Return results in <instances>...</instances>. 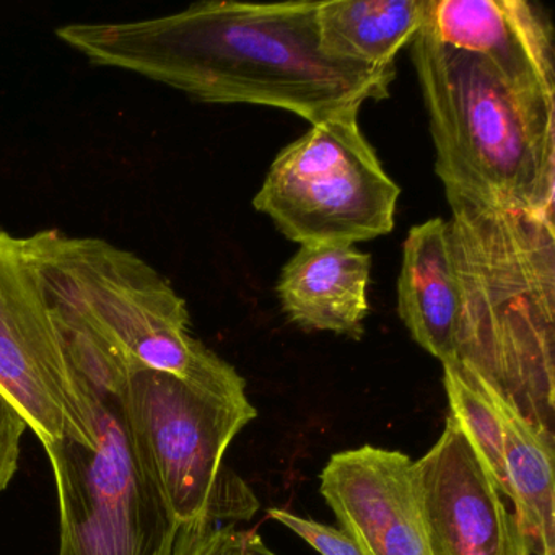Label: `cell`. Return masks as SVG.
Here are the masks:
<instances>
[{"label":"cell","mask_w":555,"mask_h":555,"mask_svg":"<svg viewBox=\"0 0 555 555\" xmlns=\"http://www.w3.org/2000/svg\"><path fill=\"white\" fill-rule=\"evenodd\" d=\"M320 2H201L149 21L69 24L61 41L95 66L139 74L203 103L287 109L311 126L388 99L396 69L326 56Z\"/></svg>","instance_id":"obj_1"},{"label":"cell","mask_w":555,"mask_h":555,"mask_svg":"<svg viewBox=\"0 0 555 555\" xmlns=\"http://www.w3.org/2000/svg\"><path fill=\"white\" fill-rule=\"evenodd\" d=\"M460 320L450 365L555 424L554 217L447 194ZM443 365V363H441Z\"/></svg>","instance_id":"obj_2"},{"label":"cell","mask_w":555,"mask_h":555,"mask_svg":"<svg viewBox=\"0 0 555 555\" xmlns=\"http://www.w3.org/2000/svg\"><path fill=\"white\" fill-rule=\"evenodd\" d=\"M411 57L444 193L554 217L555 96L513 86L483 57L424 28Z\"/></svg>","instance_id":"obj_3"},{"label":"cell","mask_w":555,"mask_h":555,"mask_svg":"<svg viewBox=\"0 0 555 555\" xmlns=\"http://www.w3.org/2000/svg\"><path fill=\"white\" fill-rule=\"evenodd\" d=\"M93 443L43 444L60 496L57 555H173L181 526L142 461L125 404L128 365L86 331L60 326Z\"/></svg>","instance_id":"obj_4"},{"label":"cell","mask_w":555,"mask_h":555,"mask_svg":"<svg viewBox=\"0 0 555 555\" xmlns=\"http://www.w3.org/2000/svg\"><path fill=\"white\" fill-rule=\"evenodd\" d=\"M54 317L116 353L225 401L246 404V383L190 334L186 301L134 253L99 238L44 230L22 238Z\"/></svg>","instance_id":"obj_5"},{"label":"cell","mask_w":555,"mask_h":555,"mask_svg":"<svg viewBox=\"0 0 555 555\" xmlns=\"http://www.w3.org/2000/svg\"><path fill=\"white\" fill-rule=\"evenodd\" d=\"M125 404L142 461L178 525L253 518L259 506L255 493L223 467L233 438L258 415L251 402L225 401L129 363Z\"/></svg>","instance_id":"obj_6"},{"label":"cell","mask_w":555,"mask_h":555,"mask_svg":"<svg viewBox=\"0 0 555 555\" xmlns=\"http://www.w3.org/2000/svg\"><path fill=\"white\" fill-rule=\"evenodd\" d=\"M359 112L311 126L272 162L255 209L305 245H353L388 235L401 188L360 129Z\"/></svg>","instance_id":"obj_7"},{"label":"cell","mask_w":555,"mask_h":555,"mask_svg":"<svg viewBox=\"0 0 555 555\" xmlns=\"http://www.w3.org/2000/svg\"><path fill=\"white\" fill-rule=\"evenodd\" d=\"M0 389L41 443H93L76 372L22 238L0 230Z\"/></svg>","instance_id":"obj_8"},{"label":"cell","mask_w":555,"mask_h":555,"mask_svg":"<svg viewBox=\"0 0 555 555\" xmlns=\"http://www.w3.org/2000/svg\"><path fill=\"white\" fill-rule=\"evenodd\" d=\"M320 492L363 554L435 555L408 454L372 444L334 453Z\"/></svg>","instance_id":"obj_9"},{"label":"cell","mask_w":555,"mask_h":555,"mask_svg":"<svg viewBox=\"0 0 555 555\" xmlns=\"http://www.w3.org/2000/svg\"><path fill=\"white\" fill-rule=\"evenodd\" d=\"M414 474L435 555H516L508 502L450 415Z\"/></svg>","instance_id":"obj_10"},{"label":"cell","mask_w":555,"mask_h":555,"mask_svg":"<svg viewBox=\"0 0 555 555\" xmlns=\"http://www.w3.org/2000/svg\"><path fill=\"white\" fill-rule=\"evenodd\" d=\"M425 31L483 57L519 89L555 96L554 27L525 0H427Z\"/></svg>","instance_id":"obj_11"},{"label":"cell","mask_w":555,"mask_h":555,"mask_svg":"<svg viewBox=\"0 0 555 555\" xmlns=\"http://www.w3.org/2000/svg\"><path fill=\"white\" fill-rule=\"evenodd\" d=\"M372 256L353 245H305L282 269L278 295L292 323L305 331L363 336Z\"/></svg>","instance_id":"obj_12"},{"label":"cell","mask_w":555,"mask_h":555,"mask_svg":"<svg viewBox=\"0 0 555 555\" xmlns=\"http://www.w3.org/2000/svg\"><path fill=\"white\" fill-rule=\"evenodd\" d=\"M398 311L412 339L431 357L453 356L460 284L447 220L435 217L409 230L398 279Z\"/></svg>","instance_id":"obj_13"},{"label":"cell","mask_w":555,"mask_h":555,"mask_svg":"<svg viewBox=\"0 0 555 555\" xmlns=\"http://www.w3.org/2000/svg\"><path fill=\"white\" fill-rule=\"evenodd\" d=\"M505 427L508 505L516 555H555V434L495 395Z\"/></svg>","instance_id":"obj_14"},{"label":"cell","mask_w":555,"mask_h":555,"mask_svg":"<svg viewBox=\"0 0 555 555\" xmlns=\"http://www.w3.org/2000/svg\"><path fill=\"white\" fill-rule=\"evenodd\" d=\"M427 0L320 2L318 34L326 56L370 69H396L395 57L425 22Z\"/></svg>","instance_id":"obj_15"},{"label":"cell","mask_w":555,"mask_h":555,"mask_svg":"<svg viewBox=\"0 0 555 555\" xmlns=\"http://www.w3.org/2000/svg\"><path fill=\"white\" fill-rule=\"evenodd\" d=\"M443 383L450 404L448 415L456 422L493 486L508 502L505 427L492 389L450 363H443Z\"/></svg>","instance_id":"obj_16"},{"label":"cell","mask_w":555,"mask_h":555,"mask_svg":"<svg viewBox=\"0 0 555 555\" xmlns=\"http://www.w3.org/2000/svg\"><path fill=\"white\" fill-rule=\"evenodd\" d=\"M173 555H278L256 529L197 519L181 526Z\"/></svg>","instance_id":"obj_17"},{"label":"cell","mask_w":555,"mask_h":555,"mask_svg":"<svg viewBox=\"0 0 555 555\" xmlns=\"http://www.w3.org/2000/svg\"><path fill=\"white\" fill-rule=\"evenodd\" d=\"M268 515L269 518L294 531L298 538L304 539L321 555H365L356 541L343 529L333 528V526L314 521L311 518H304V516L295 515L284 508H271Z\"/></svg>","instance_id":"obj_18"},{"label":"cell","mask_w":555,"mask_h":555,"mask_svg":"<svg viewBox=\"0 0 555 555\" xmlns=\"http://www.w3.org/2000/svg\"><path fill=\"white\" fill-rule=\"evenodd\" d=\"M27 428V421L17 405L0 389V492L17 473L22 435Z\"/></svg>","instance_id":"obj_19"}]
</instances>
